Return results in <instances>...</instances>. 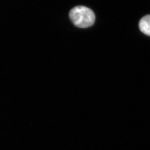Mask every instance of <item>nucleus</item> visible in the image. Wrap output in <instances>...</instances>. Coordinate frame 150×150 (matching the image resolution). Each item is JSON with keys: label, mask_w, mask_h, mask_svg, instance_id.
Instances as JSON below:
<instances>
[{"label": "nucleus", "mask_w": 150, "mask_h": 150, "mask_svg": "<svg viewBox=\"0 0 150 150\" xmlns=\"http://www.w3.org/2000/svg\"><path fill=\"white\" fill-rule=\"evenodd\" d=\"M69 17L74 25L82 28L91 27L95 21L94 12L90 8L83 6H77L72 8Z\"/></svg>", "instance_id": "f257e3e1"}, {"label": "nucleus", "mask_w": 150, "mask_h": 150, "mask_svg": "<svg viewBox=\"0 0 150 150\" xmlns=\"http://www.w3.org/2000/svg\"><path fill=\"white\" fill-rule=\"evenodd\" d=\"M139 28L141 31L145 35L150 36V15L142 17L139 22Z\"/></svg>", "instance_id": "f03ea898"}]
</instances>
